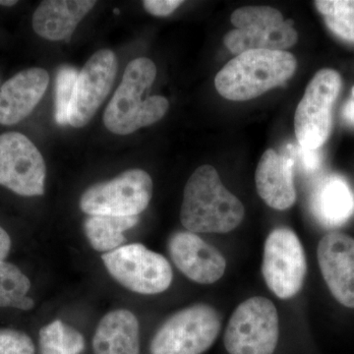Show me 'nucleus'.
<instances>
[{
  "label": "nucleus",
  "instance_id": "obj_26",
  "mask_svg": "<svg viewBox=\"0 0 354 354\" xmlns=\"http://www.w3.org/2000/svg\"><path fill=\"white\" fill-rule=\"evenodd\" d=\"M0 354H35V344L25 333L0 330Z\"/></svg>",
  "mask_w": 354,
  "mask_h": 354
},
{
  "label": "nucleus",
  "instance_id": "obj_8",
  "mask_svg": "<svg viewBox=\"0 0 354 354\" xmlns=\"http://www.w3.org/2000/svg\"><path fill=\"white\" fill-rule=\"evenodd\" d=\"M109 274L121 286L141 295H158L171 285L169 261L143 244L120 247L102 256Z\"/></svg>",
  "mask_w": 354,
  "mask_h": 354
},
{
  "label": "nucleus",
  "instance_id": "obj_22",
  "mask_svg": "<svg viewBox=\"0 0 354 354\" xmlns=\"http://www.w3.org/2000/svg\"><path fill=\"white\" fill-rule=\"evenodd\" d=\"M30 288V279L15 265L0 262V307L34 308V300L27 297Z\"/></svg>",
  "mask_w": 354,
  "mask_h": 354
},
{
  "label": "nucleus",
  "instance_id": "obj_23",
  "mask_svg": "<svg viewBox=\"0 0 354 354\" xmlns=\"http://www.w3.org/2000/svg\"><path fill=\"white\" fill-rule=\"evenodd\" d=\"M314 4L333 34L354 44V0H317Z\"/></svg>",
  "mask_w": 354,
  "mask_h": 354
},
{
  "label": "nucleus",
  "instance_id": "obj_29",
  "mask_svg": "<svg viewBox=\"0 0 354 354\" xmlns=\"http://www.w3.org/2000/svg\"><path fill=\"white\" fill-rule=\"evenodd\" d=\"M344 120L351 127H354V86L351 88V95L342 109Z\"/></svg>",
  "mask_w": 354,
  "mask_h": 354
},
{
  "label": "nucleus",
  "instance_id": "obj_27",
  "mask_svg": "<svg viewBox=\"0 0 354 354\" xmlns=\"http://www.w3.org/2000/svg\"><path fill=\"white\" fill-rule=\"evenodd\" d=\"M181 4H183L181 0H145L143 1V6L147 12L158 17L171 15Z\"/></svg>",
  "mask_w": 354,
  "mask_h": 354
},
{
  "label": "nucleus",
  "instance_id": "obj_19",
  "mask_svg": "<svg viewBox=\"0 0 354 354\" xmlns=\"http://www.w3.org/2000/svg\"><path fill=\"white\" fill-rule=\"evenodd\" d=\"M297 39V32L290 21H285L281 24L232 30L225 35L223 43L228 50L239 55L249 50L285 51L295 46Z\"/></svg>",
  "mask_w": 354,
  "mask_h": 354
},
{
  "label": "nucleus",
  "instance_id": "obj_9",
  "mask_svg": "<svg viewBox=\"0 0 354 354\" xmlns=\"http://www.w3.org/2000/svg\"><path fill=\"white\" fill-rule=\"evenodd\" d=\"M266 285L281 299H290L302 290L307 274L306 255L297 234L279 227L268 235L263 255Z\"/></svg>",
  "mask_w": 354,
  "mask_h": 354
},
{
  "label": "nucleus",
  "instance_id": "obj_28",
  "mask_svg": "<svg viewBox=\"0 0 354 354\" xmlns=\"http://www.w3.org/2000/svg\"><path fill=\"white\" fill-rule=\"evenodd\" d=\"M297 156L299 162H301L302 169L308 174H313L318 171L322 165L323 157L318 150H308V149L299 148L297 149Z\"/></svg>",
  "mask_w": 354,
  "mask_h": 354
},
{
  "label": "nucleus",
  "instance_id": "obj_10",
  "mask_svg": "<svg viewBox=\"0 0 354 354\" xmlns=\"http://www.w3.org/2000/svg\"><path fill=\"white\" fill-rule=\"evenodd\" d=\"M46 176V162L31 140L19 132L0 135V185L21 196H41Z\"/></svg>",
  "mask_w": 354,
  "mask_h": 354
},
{
  "label": "nucleus",
  "instance_id": "obj_5",
  "mask_svg": "<svg viewBox=\"0 0 354 354\" xmlns=\"http://www.w3.org/2000/svg\"><path fill=\"white\" fill-rule=\"evenodd\" d=\"M342 77L335 70L325 68L311 79L295 116L298 144L308 150H318L329 139L333 109L342 90Z\"/></svg>",
  "mask_w": 354,
  "mask_h": 354
},
{
  "label": "nucleus",
  "instance_id": "obj_31",
  "mask_svg": "<svg viewBox=\"0 0 354 354\" xmlns=\"http://www.w3.org/2000/svg\"><path fill=\"white\" fill-rule=\"evenodd\" d=\"M17 3L18 1H15V0H0V6H14Z\"/></svg>",
  "mask_w": 354,
  "mask_h": 354
},
{
  "label": "nucleus",
  "instance_id": "obj_7",
  "mask_svg": "<svg viewBox=\"0 0 354 354\" xmlns=\"http://www.w3.org/2000/svg\"><path fill=\"white\" fill-rule=\"evenodd\" d=\"M153 196V180L143 169H129L83 193L80 208L88 216H135L145 211Z\"/></svg>",
  "mask_w": 354,
  "mask_h": 354
},
{
  "label": "nucleus",
  "instance_id": "obj_14",
  "mask_svg": "<svg viewBox=\"0 0 354 354\" xmlns=\"http://www.w3.org/2000/svg\"><path fill=\"white\" fill-rule=\"evenodd\" d=\"M50 84L46 70L34 67L11 77L0 88V124H17L29 116Z\"/></svg>",
  "mask_w": 354,
  "mask_h": 354
},
{
  "label": "nucleus",
  "instance_id": "obj_3",
  "mask_svg": "<svg viewBox=\"0 0 354 354\" xmlns=\"http://www.w3.org/2000/svg\"><path fill=\"white\" fill-rule=\"evenodd\" d=\"M297 67V58L288 51H245L221 69L215 86L225 99L249 101L283 85L293 76Z\"/></svg>",
  "mask_w": 354,
  "mask_h": 354
},
{
  "label": "nucleus",
  "instance_id": "obj_15",
  "mask_svg": "<svg viewBox=\"0 0 354 354\" xmlns=\"http://www.w3.org/2000/svg\"><path fill=\"white\" fill-rule=\"evenodd\" d=\"M293 165L295 160L290 155H281L272 149L266 151L260 158L255 174L256 188L272 209L286 211L297 201Z\"/></svg>",
  "mask_w": 354,
  "mask_h": 354
},
{
  "label": "nucleus",
  "instance_id": "obj_2",
  "mask_svg": "<svg viewBox=\"0 0 354 354\" xmlns=\"http://www.w3.org/2000/svg\"><path fill=\"white\" fill-rule=\"evenodd\" d=\"M157 77L152 60L139 57L127 65L122 80L104 113L106 129L114 134L129 135L162 120L169 102L162 95L147 97Z\"/></svg>",
  "mask_w": 354,
  "mask_h": 354
},
{
  "label": "nucleus",
  "instance_id": "obj_20",
  "mask_svg": "<svg viewBox=\"0 0 354 354\" xmlns=\"http://www.w3.org/2000/svg\"><path fill=\"white\" fill-rule=\"evenodd\" d=\"M139 216H90L84 223L86 236L95 250L111 252L125 241L123 232L138 223Z\"/></svg>",
  "mask_w": 354,
  "mask_h": 354
},
{
  "label": "nucleus",
  "instance_id": "obj_6",
  "mask_svg": "<svg viewBox=\"0 0 354 354\" xmlns=\"http://www.w3.org/2000/svg\"><path fill=\"white\" fill-rule=\"evenodd\" d=\"M279 335L276 306L268 298L255 297L234 310L223 342L228 354H274Z\"/></svg>",
  "mask_w": 354,
  "mask_h": 354
},
{
  "label": "nucleus",
  "instance_id": "obj_12",
  "mask_svg": "<svg viewBox=\"0 0 354 354\" xmlns=\"http://www.w3.org/2000/svg\"><path fill=\"white\" fill-rule=\"evenodd\" d=\"M319 267L333 297L344 306L354 308V239L330 232L317 249Z\"/></svg>",
  "mask_w": 354,
  "mask_h": 354
},
{
  "label": "nucleus",
  "instance_id": "obj_25",
  "mask_svg": "<svg viewBox=\"0 0 354 354\" xmlns=\"http://www.w3.org/2000/svg\"><path fill=\"white\" fill-rule=\"evenodd\" d=\"M235 29L262 25H277L285 22L283 14L269 6H245L237 9L230 16Z\"/></svg>",
  "mask_w": 354,
  "mask_h": 354
},
{
  "label": "nucleus",
  "instance_id": "obj_1",
  "mask_svg": "<svg viewBox=\"0 0 354 354\" xmlns=\"http://www.w3.org/2000/svg\"><path fill=\"white\" fill-rule=\"evenodd\" d=\"M245 209L241 200L221 183L215 167H198L188 179L180 209L181 223L197 234H227L243 221Z\"/></svg>",
  "mask_w": 354,
  "mask_h": 354
},
{
  "label": "nucleus",
  "instance_id": "obj_30",
  "mask_svg": "<svg viewBox=\"0 0 354 354\" xmlns=\"http://www.w3.org/2000/svg\"><path fill=\"white\" fill-rule=\"evenodd\" d=\"M11 239L8 234L0 227V262H3L10 251Z\"/></svg>",
  "mask_w": 354,
  "mask_h": 354
},
{
  "label": "nucleus",
  "instance_id": "obj_11",
  "mask_svg": "<svg viewBox=\"0 0 354 354\" xmlns=\"http://www.w3.org/2000/svg\"><path fill=\"white\" fill-rule=\"evenodd\" d=\"M115 53L101 50L94 53L77 77L70 104L68 124L86 127L111 93L118 73Z\"/></svg>",
  "mask_w": 354,
  "mask_h": 354
},
{
  "label": "nucleus",
  "instance_id": "obj_24",
  "mask_svg": "<svg viewBox=\"0 0 354 354\" xmlns=\"http://www.w3.org/2000/svg\"><path fill=\"white\" fill-rule=\"evenodd\" d=\"M78 72L73 66L64 65L58 69L55 79V121L59 125L68 124L70 104Z\"/></svg>",
  "mask_w": 354,
  "mask_h": 354
},
{
  "label": "nucleus",
  "instance_id": "obj_13",
  "mask_svg": "<svg viewBox=\"0 0 354 354\" xmlns=\"http://www.w3.org/2000/svg\"><path fill=\"white\" fill-rule=\"evenodd\" d=\"M169 250L177 269L201 285L215 283L227 269L223 254L193 232H180L172 235Z\"/></svg>",
  "mask_w": 354,
  "mask_h": 354
},
{
  "label": "nucleus",
  "instance_id": "obj_4",
  "mask_svg": "<svg viewBox=\"0 0 354 354\" xmlns=\"http://www.w3.org/2000/svg\"><path fill=\"white\" fill-rule=\"evenodd\" d=\"M220 314L214 307L196 304L180 310L157 330L151 354H202L220 334Z\"/></svg>",
  "mask_w": 354,
  "mask_h": 354
},
{
  "label": "nucleus",
  "instance_id": "obj_21",
  "mask_svg": "<svg viewBox=\"0 0 354 354\" xmlns=\"http://www.w3.org/2000/svg\"><path fill=\"white\" fill-rule=\"evenodd\" d=\"M39 348L41 354H81L85 339L74 328L55 320L39 330Z\"/></svg>",
  "mask_w": 354,
  "mask_h": 354
},
{
  "label": "nucleus",
  "instance_id": "obj_18",
  "mask_svg": "<svg viewBox=\"0 0 354 354\" xmlns=\"http://www.w3.org/2000/svg\"><path fill=\"white\" fill-rule=\"evenodd\" d=\"M93 349L94 354H139L138 319L127 309L109 312L97 325Z\"/></svg>",
  "mask_w": 354,
  "mask_h": 354
},
{
  "label": "nucleus",
  "instance_id": "obj_17",
  "mask_svg": "<svg viewBox=\"0 0 354 354\" xmlns=\"http://www.w3.org/2000/svg\"><path fill=\"white\" fill-rule=\"evenodd\" d=\"M311 208L317 220L325 227H342L354 215L353 191L344 177L330 174L317 184Z\"/></svg>",
  "mask_w": 354,
  "mask_h": 354
},
{
  "label": "nucleus",
  "instance_id": "obj_16",
  "mask_svg": "<svg viewBox=\"0 0 354 354\" xmlns=\"http://www.w3.org/2000/svg\"><path fill=\"white\" fill-rule=\"evenodd\" d=\"M95 4L94 0H46L32 15V29L48 41L69 39Z\"/></svg>",
  "mask_w": 354,
  "mask_h": 354
}]
</instances>
